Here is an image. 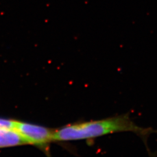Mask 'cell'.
<instances>
[{
	"label": "cell",
	"mask_w": 157,
	"mask_h": 157,
	"mask_svg": "<svg viewBox=\"0 0 157 157\" xmlns=\"http://www.w3.org/2000/svg\"><path fill=\"white\" fill-rule=\"evenodd\" d=\"M16 121L0 119V128L15 129Z\"/></svg>",
	"instance_id": "277c9868"
},
{
	"label": "cell",
	"mask_w": 157,
	"mask_h": 157,
	"mask_svg": "<svg viewBox=\"0 0 157 157\" xmlns=\"http://www.w3.org/2000/svg\"><path fill=\"white\" fill-rule=\"evenodd\" d=\"M15 129L22 136L27 144L46 146L54 141L55 130L18 121H16Z\"/></svg>",
	"instance_id": "7a4b0ae2"
},
{
	"label": "cell",
	"mask_w": 157,
	"mask_h": 157,
	"mask_svg": "<svg viewBox=\"0 0 157 157\" xmlns=\"http://www.w3.org/2000/svg\"><path fill=\"white\" fill-rule=\"evenodd\" d=\"M133 132L144 141L152 133V129L144 128L135 124L129 115H121L100 120L78 122L55 130L54 141L83 140L95 139L119 132Z\"/></svg>",
	"instance_id": "6da1fadb"
},
{
	"label": "cell",
	"mask_w": 157,
	"mask_h": 157,
	"mask_svg": "<svg viewBox=\"0 0 157 157\" xmlns=\"http://www.w3.org/2000/svg\"><path fill=\"white\" fill-rule=\"evenodd\" d=\"M27 144L15 129L0 128V147Z\"/></svg>",
	"instance_id": "3957f363"
}]
</instances>
